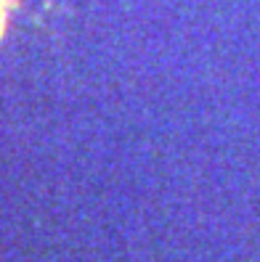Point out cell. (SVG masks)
Returning <instances> with one entry per match:
<instances>
[{
	"mask_svg": "<svg viewBox=\"0 0 260 262\" xmlns=\"http://www.w3.org/2000/svg\"><path fill=\"white\" fill-rule=\"evenodd\" d=\"M3 19H6V0H0V29H3Z\"/></svg>",
	"mask_w": 260,
	"mask_h": 262,
	"instance_id": "cell-1",
	"label": "cell"
}]
</instances>
